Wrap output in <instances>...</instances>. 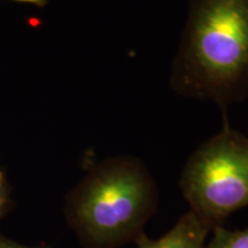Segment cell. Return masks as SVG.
Here are the masks:
<instances>
[{
  "label": "cell",
  "instance_id": "obj_5",
  "mask_svg": "<svg viewBox=\"0 0 248 248\" xmlns=\"http://www.w3.org/2000/svg\"><path fill=\"white\" fill-rule=\"evenodd\" d=\"M204 248H248V226L234 231L223 225L215 226L212 239Z\"/></svg>",
  "mask_w": 248,
  "mask_h": 248
},
{
  "label": "cell",
  "instance_id": "obj_7",
  "mask_svg": "<svg viewBox=\"0 0 248 248\" xmlns=\"http://www.w3.org/2000/svg\"><path fill=\"white\" fill-rule=\"evenodd\" d=\"M0 248H45V247H28L23 246V245H18L8 240L0 239Z\"/></svg>",
  "mask_w": 248,
  "mask_h": 248
},
{
  "label": "cell",
  "instance_id": "obj_8",
  "mask_svg": "<svg viewBox=\"0 0 248 248\" xmlns=\"http://www.w3.org/2000/svg\"><path fill=\"white\" fill-rule=\"evenodd\" d=\"M15 1L27 2V4H32L37 6H44L47 2V0H15Z\"/></svg>",
  "mask_w": 248,
  "mask_h": 248
},
{
  "label": "cell",
  "instance_id": "obj_4",
  "mask_svg": "<svg viewBox=\"0 0 248 248\" xmlns=\"http://www.w3.org/2000/svg\"><path fill=\"white\" fill-rule=\"evenodd\" d=\"M212 228L197 214L187 210L176 224L157 239H151L141 233L136 239L137 248H204Z\"/></svg>",
  "mask_w": 248,
  "mask_h": 248
},
{
  "label": "cell",
  "instance_id": "obj_1",
  "mask_svg": "<svg viewBox=\"0 0 248 248\" xmlns=\"http://www.w3.org/2000/svg\"><path fill=\"white\" fill-rule=\"evenodd\" d=\"M169 85L179 97L214 102L223 115L248 98V0H188Z\"/></svg>",
  "mask_w": 248,
  "mask_h": 248
},
{
  "label": "cell",
  "instance_id": "obj_6",
  "mask_svg": "<svg viewBox=\"0 0 248 248\" xmlns=\"http://www.w3.org/2000/svg\"><path fill=\"white\" fill-rule=\"evenodd\" d=\"M6 203V188H5V182L4 177H2L1 172H0V213L2 212Z\"/></svg>",
  "mask_w": 248,
  "mask_h": 248
},
{
  "label": "cell",
  "instance_id": "obj_3",
  "mask_svg": "<svg viewBox=\"0 0 248 248\" xmlns=\"http://www.w3.org/2000/svg\"><path fill=\"white\" fill-rule=\"evenodd\" d=\"M223 116L222 129L190 155L179 179L188 210L212 230L248 207V137Z\"/></svg>",
  "mask_w": 248,
  "mask_h": 248
},
{
  "label": "cell",
  "instance_id": "obj_2",
  "mask_svg": "<svg viewBox=\"0 0 248 248\" xmlns=\"http://www.w3.org/2000/svg\"><path fill=\"white\" fill-rule=\"evenodd\" d=\"M157 204L156 182L144 161L117 155L98 164L77 187L68 217L90 248H119L144 233Z\"/></svg>",
  "mask_w": 248,
  "mask_h": 248
}]
</instances>
